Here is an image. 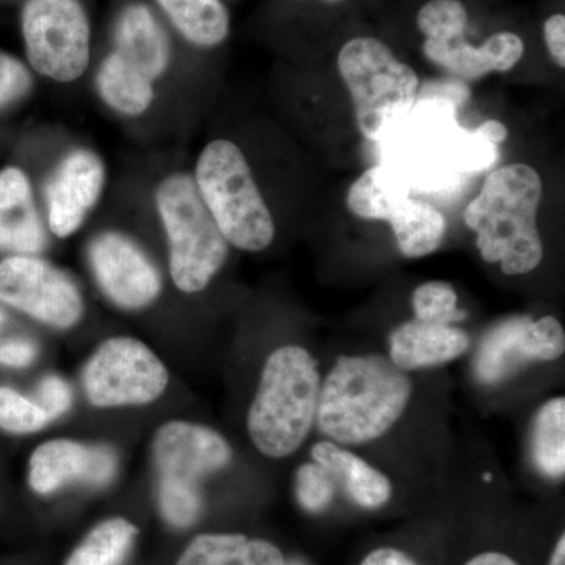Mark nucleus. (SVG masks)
Returning a JSON list of instances; mask_svg holds the SVG:
<instances>
[{"label":"nucleus","instance_id":"58836bf2","mask_svg":"<svg viewBox=\"0 0 565 565\" xmlns=\"http://www.w3.org/2000/svg\"><path fill=\"white\" fill-rule=\"evenodd\" d=\"M323 2L337 3V2H341V0H323Z\"/></svg>","mask_w":565,"mask_h":565},{"label":"nucleus","instance_id":"4be33fe9","mask_svg":"<svg viewBox=\"0 0 565 565\" xmlns=\"http://www.w3.org/2000/svg\"><path fill=\"white\" fill-rule=\"evenodd\" d=\"M397 247L407 258H423L444 243L446 218L433 204L405 196L394 204L386 221Z\"/></svg>","mask_w":565,"mask_h":565},{"label":"nucleus","instance_id":"72a5a7b5","mask_svg":"<svg viewBox=\"0 0 565 565\" xmlns=\"http://www.w3.org/2000/svg\"><path fill=\"white\" fill-rule=\"evenodd\" d=\"M359 565H419L411 553L397 546H379L371 550Z\"/></svg>","mask_w":565,"mask_h":565},{"label":"nucleus","instance_id":"4468645a","mask_svg":"<svg viewBox=\"0 0 565 565\" xmlns=\"http://www.w3.org/2000/svg\"><path fill=\"white\" fill-rule=\"evenodd\" d=\"M115 473L117 456L110 448L81 444L70 438L44 441L29 460V486L41 497L58 492L73 482L107 486Z\"/></svg>","mask_w":565,"mask_h":565},{"label":"nucleus","instance_id":"5701e85b","mask_svg":"<svg viewBox=\"0 0 565 565\" xmlns=\"http://www.w3.org/2000/svg\"><path fill=\"white\" fill-rule=\"evenodd\" d=\"M411 196V184L404 174L386 166L371 167L348 192V207L364 221H386L394 204Z\"/></svg>","mask_w":565,"mask_h":565},{"label":"nucleus","instance_id":"2eb2a0df","mask_svg":"<svg viewBox=\"0 0 565 565\" xmlns=\"http://www.w3.org/2000/svg\"><path fill=\"white\" fill-rule=\"evenodd\" d=\"M423 54L452 76L471 82L514 68L525 54V43L514 32H498L481 46H473L462 33L452 39L424 40Z\"/></svg>","mask_w":565,"mask_h":565},{"label":"nucleus","instance_id":"f03ea898","mask_svg":"<svg viewBox=\"0 0 565 565\" xmlns=\"http://www.w3.org/2000/svg\"><path fill=\"white\" fill-rule=\"evenodd\" d=\"M542 193L541 177L526 163H511L487 177L463 214L486 263L500 264L505 275L537 269L544 258L537 228Z\"/></svg>","mask_w":565,"mask_h":565},{"label":"nucleus","instance_id":"0eeeda50","mask_svg":"<svg viewBox=\"0 0 565 565\" xmlns=\"http://www.w3.org/2000/svg\"><path fill=\"white\" fill-rule=\"evenodd\" d=\"M159 476L158 500L163 520L185 525L203 511V481L228 467L233 449L223 435L202 424L169 422L152 440Z\"/></svg>","mask_w":565,"mask_h":565},{"label":"nucleus","instance_id":"7c9ffc66","mask_svg":"<svg viewBox=\"0 0 565 565\" xmlns=\"http://www.w3.org/2000/svg\"><path fill=\"white\" fill-rule=\"evenodd\" d=\"M36 397L40 407L46 412L50 419H57L61 416L68 414L71 405H73V392L68 382L63 381L58 375H46L40 382L39 390H36Z\"/></svg>","mask_w":565,"mask_h":565},{"label":"nucleus","instance_id":"ddd939ff","mask_svg":"<svg viewBox=\"0 0 565 565\" xmlns=\"http://www.w3.org/2000/svg\"><path fill=\"white\" fill-rule=\"evenodd\" d=\"M106 185V167L96 152L76 148L58 163L46 185L47 225L65 239L84 225Z\"/></svg>","mask_w":565,"mask_h":565},{"label":"nucleus","instance_id":"a211bd4d","mask_svg":"<svg viewBox=\"0 0 565 565\" xmlns=\"http://www.w3.org/2000/svg\"><path fill=\"white\" fill-rule=\"evenodd\" d=\"M180 43L196 51L221 47L232 32L223 0H150Z\"/></svg>","mask_w":565,"mask_h":565},{"label":"nucleus","instance_id":"f704fd0d","mask_svg":"<svg viewBox=\"0 0 565 565\" xmlns=\"http://www.w3.org/2000/svg\"><path fill=\"white\" fill-rule=\"evenodd\" d=\"M476 136L489 141V143L500 145L508 139L509 132L503 122L489 120L479 126L478 131H476Z\"/></svg>","mask_w":565,"mask_h":565},{"label":"nucleus","instance_id":"9b49d317","mask_svg":"<svg viewBox=\"0 0 565 565\" xmlns=\"http://www.w3.org/2000/svg\"><path fill=\"white\" fill-rule=\"evenodd\" d=\"M88 258L99 289L121 310H143L161 296L158 267L131 237L117 232L102 233L93 239Z\"/></svg>","mask_w":565,"mask_h":565},{"label":"nucleus","instance_id":"423d86ee","mask_svg":"<svg viewBox=\"0 0 565 565\" xmlns=\"http://www.w3.org/2000/svg\"><path fill=\"white\" fill-rule=\"evenodd\" d=\"M170 250V275L181 292H202L221 273L230 244L203 203L191 174L167 177L156 191Z\"/></svg>","mask_w":565,"mask_h":565},{"label":"nucleus","instance_id":"f257e3e1","mask_svg":"<svg viewBox=\"0 0 565 565\" xmlns=\"http://www.w3.org/2000/svg\"><path fill=\"white\" fill-rule=\"evenodd\" d=\"M411 396V377L388 356L343 355L321 384L316 423L333 444H370L399 422Z\"/></svg>","mask_w":565,"mask_h":565},{"label":"nucleus","instance_id":"20e7f679","mask_svg":"<svg viewBox=\"0 0 565 565\" xmlns=\"http://www.w3.org/2000/svg\"><path fill=\"white\" fill-rule=\"evenodd\" d=\"M193 180L228 244L239 250L263 252L274 243L273 214L236 143L223 139L207 143Z\"/></svg>","mask_w":565,"mask_h":565},{"label":"nucleus","instance_id":"393cba45","mask_svg":"<svg viewBox=\"0 0 565 565\" xmlns=\"http://www.w3.org/2000/svg\"><path fill=\"white\" fill-rule=\"evenodd\" d=\"M533 460L546 478L565 473V399L555 397L542 405L534 418Z\"/></svg>","mask_w":565,"mask_h":565},{"label":"nucleus","instance_id":"bb28decb","mask_svg":"<svg viewBox=\"0 0 565 565\" xmlns=\"http://www.w3.org/2000/svg\"><path fill=\"white\" fill-rule=\"evenodd\" d=\"M467 24L468 11L462 0H429L416 14V25L426 40L462 35Z\"/></svg>","mask_w":565,"mask_h":565},{"label":"nucleus","instance_id":"9d476101","mask_svg":"<svg viewBox=\"0 0 565 565\" xmlns=\"http://www.w3.org/2000/svg\"><path fill=\"white\" fill-rule=\"evenodd\" d=\"M564 351L565 333L556 318L533 321L530 316H514L482 337L473 360L475 377L484 385L501 384L531 363L559 359Z\"/></svg>","mask_w":565,"mask_h":565},{"label":"nucleus","instance_id":"b1692460","mask_svg":"<svg viewBox=\"0 0 565 565\" xmlns=\"http://www.w3.org/2000/svg\"><path fill=\"white\" fill-rule=\"evenodd\" d=\"M137 535L139 527L122 516L104 520L82 539L65 565H121Z\"/></svg>","mask_w":565,"mask_h":565},{"label":"nucleus","instance_id":"c9c22d12","mask_svg":"<svg viewBox=\"0 0 565 565\" xmlns=\"http://www.w3.org/2000/svg\"><path fill=\"white\" fill-rule=\"evenodd\" d=\"M463 565H522L514 557L505 555L503 552H494V550H487V552L478 553L471 556Z\"/></svg>","mask_w":565,"mask_h":565},{"label":"nucleus","instance_id":"dca6fc26","mask_svg":"<svg viewBox=\"0 0 565 565\" xmlns=\"http://www.w3.org/2000/svg\"><path fill=\"white\" fill-rule=\"evenodd\" d=\"M46 244L28 173L20 167H7L0 172V252L39 255Z\"/></svg>","mask_w":565,"mask_h":565},{"label":"nucleus","instance_id":"f3484780","mask_svg":"<svg viewBox=\"0 0 565 565\" xmlns=\"http://www.w3.org/2000/svg\"><path fill=\"white\" fill-rule=\"evenodd\" d=\"M468 348L470 338L459 327L414 319L397 327L390 337V360L408 373L452 362Z\"/></svg>","mask_w":565,"mask_h":565},{"label":"nucleus","instance_id":"a878e982","mask_svg":"<svg viewBox=\"0 0 565 565\" xmlns=\"http://www.w3.org/2000/svg\"><path fill=\"white\" fill-rule=\"evenodd\" d=\"M459 297L452 285L446 281H427L415 289L412 303H414L415 319L424 322L446 323L463 321L467 311L457 308Z\"/></svg>","mask_w":565,"mask_h":565},{"label":"nucleus","instance_id":"1a4fd4ad","mask_svg":"<svg viewBox=\"0 0 565 565\" xmlns=\"http://www.w3.org/2000/svg\"><path fill=\"white\" fill-rule=\"evenodd\" d=\"M0 303L57 330L73 329L84 316L76 282L36 255H9L0 262Z\"/></svg>","mask_w":565,"mask_h":565},{"label":"nucleus","instance_id":"cd10ccee","mask_svg":"<svg viewBox=\"0 0 565 565\" xmlns=\"http://www.w3.org/2000/svg\"><path fill=\"white\" fill-rule=\"evenodd\" d=\"M50 423V416L36 401L10 386H0V429L9 434H35Z\"/></svg>","mask_w":565,"mask_h":565},{"label":"nucleus","instance_id":"c756f323","mask_svg":"<svg viewBox=\"0 0 565 565\" xmlns=\"http://www.w3.org/2000/svg\"><path fill=\"white\" fill-rule=\"evenodd\" d=\"M33 71L17 55L0 50V110L13 106L29 95Z\"/></svg>","mask_w":565,"mask_h":565},{"label":"nucleus","instance_id":"7ed1b4c3","mask_svg":"<svg viewBox=\"0 0 565 565\" xmlns=\"http://www.w3.org/2000/svg\"><path fill=\"white\" fill-rule=\"evenodd\" d=\"M319 394L318 362L307 349L285 345L270 353L247 416L256 449L270 459L292 456L315 426Z\"/></svg>","mask_w":565,"mask_h":565},{"label":"nucleus","instance_id":"39448f33","mask_svg":"<svg viewBox=\"0 0 565 565\" xmlns=\"http://www.w3.org/2000/svg\"><path fill=\"white\" fill-rule=\"evenodd\" d=\"M338 71L352 96L364 137L382 140L415 107L418 74L373 36L349 40L338 54Z\"/></svg>","mask_w":565,"mask_h":565},{"label":"nucleus","instance_id":"c85d7f7f","mask_svg":"<svg viewBox=\"0 0 565 565\" xmlns=\"http://www.w3.org/2000/svg\"><path fill=\"white\" fill-rule=\"evenodd\" d=\"M337 482L319 463H303L296 473V498L305 511L322 514L333 503Z\"/></svg>","mask_w":565,"mask_h":565},{"label":"nucleus","instance_id":"e433bc0d","mask_svg":"<svg viewBox=\"0 0 565 565\" xmlns=\"http://www.w3.org/2000/svg\"><path fill=\"white\" fill-rule=\"evenodd\" d=\"M548 565H565V534H561L555 546H553L552 555H550Z\"/></svg>","mask_w":565,"mask_h":565},{"label":"nucleus","instance_id":"f8f14e48","mask_svg":"<svg viewBox=\"0 0 565 565\" xmlns=\"http://www.w3.org/2000/svg\"><path fill=\"white\" fill-rule=\"evenodd\" d=\"M178 40L150 0H120L111 17L109 50L158 82L172 70Z\"/></svg>","mask_w":565,"mask_h":565},{"label":"nucleus","instance_id":"6ab92c4d","mask_svg":"<svg viewBox=\"0 0 565 565\" xmlns=\"http://www.w3.org/2000/svg\"><path fill=\"white\" fill-rule=\"evenodd\" d=\"M311 457L332 475L337 484L343 486L345 494L360 508L374 511L384 508L392 498L390 479L340 445L319 441L311 448Z\"/></svg>","mask_w":565,"mask_h":565},{"label":"nucleus","instance_id":"473e14b6","mask_svg":"<svg viewBox=\"0 0 565 565\" xmlns=\"http://www.w3.org/2000/svg\"><path fill=\"white\" fill-rule=\"evenodd\" d=\"M544 40L550 57L559 68L565 66V17L553 14L544 22Z\"/></svg>","mask_w":565,"mask_h":565},{"label":"nucleus","instance_id":"6e6552de","mask_svg":"<svg viewBox=\"0 0 565 565\" xmlns=\"http://www.w3.org/2000/svg\"><path fill=\"white\" fill-rule=\"evenodd\" d=\"M169 382V370L158 353L132 337L104 341L82 371L85 397L98 408L156 403Z\"/></svg>","mask_w":565,"mask_h":565},{"label":"nucleus","instance_id":"2f4dec72","mask_svg":"<svg viewBox=\"0 0 565 565\" xmlns=\"http://www.w3.org/2000/svg\"><path fill=\"white\" fill-rule=\"evenodd\" d=\"M39 355V348L29 338H10L0 343V364L13 370L31 366Z\"/></svg>","mask_w":565,"mask_h":565},{"label":"nucleus","instance_id":"4c0bfd02","mask_svg":"<svg viewBox=\"0 0 565 565\" xmlns=\"http://www.w3.org/2000/svg\"><path fill=\"white\" fill-rule=\"evenodd\" d=\"M3 323H6V315L0 310V330H2Z\"/></svg>","mask_w":565,"mask_h":565},{"label":"nucleus","instance_id":"aec40b11","mask_svg":"<svg viewBox=\"0 0 565 565\" xmlns=\"http://www.w3.org/2000/svg\"><path fill=\"white\" fill-rule=\"evenodd\" d=\"M177 565H286V559L266 539L215 533L193 537Z\"/></svg>","mask_w":565,"mask_h":565},{"label":"nucleus","instance_id":"412c9836","mask_svg":"<svg viewBox=\"0 0 565 565\" xmlns=\"http://www.w3.org/2000/svg\"><path fill=\"white\" fill-rule=\"evenodd\" d=\"M95 81L103 102L125 117H140L154 102L156 82L111 50L99 61Z\"/></svg>","mask_w":565,"mask_h":565}]
</instances>
